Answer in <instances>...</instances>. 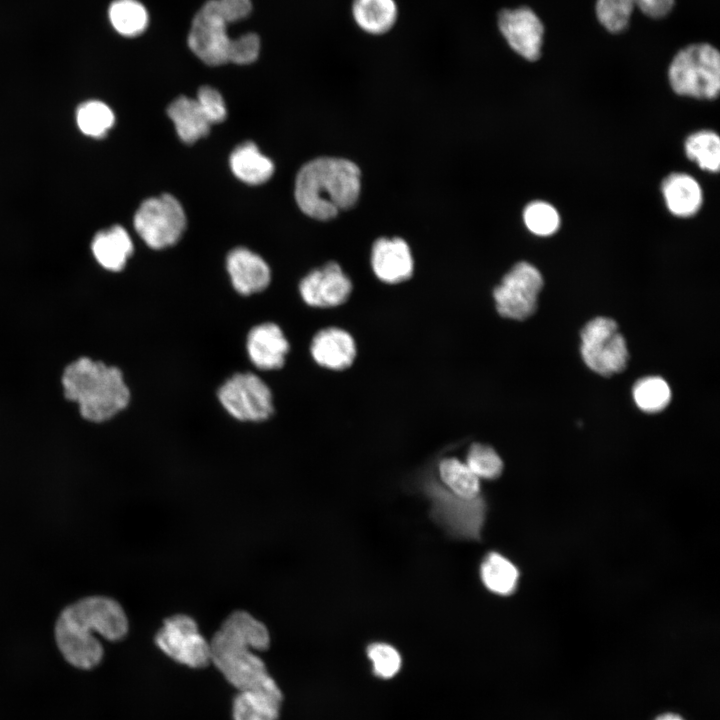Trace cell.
I'll use <instances>...</instances> for the list:
<instances>
[{
	"instance_id": "22",
	"label": "cell",
	"mask_w": 720,
	"mask_h": 720,
	"mask_svg": "<svg viewBox=\"0 0 720 720\" xmlns=\"http://www.w3.org/2000/svg\"><path fill=\"white\" fill-rule=\"evenodd\" d=\"M167 114L174 123L179 138L185 143L192 144L209 133L211 123L196 98H176L170 103Z\"/></svg>"
},
{
	"instance_id": "38",
	"label": "cell",
	"mask_w": 720,
	"mask_h": 720,
	"mask_svg": "<svg viewBox=\"0 0 720 720\" xmlns=\"http://www.w3.org/2000/svg\"><path fill=\"white\" fill-rule=\"evenodd\" d=\"M654 720H685L681 715L673 712H666L658 715Z\"/></svg>"
},
{
	"instance_id": "37",
	"label": "cell",
	"mask_w": 720,
	"mask_h": 720,
	"mask_svg": "<svg viewBox=\"0 0 720 720\" xmlns=\"http://www.w3.org/2000/svg\"><path fill=\"white\" fill-rule=\"evenodd\" d=\"M675 0H636L638 7L646 16L660 19L673 9Z\"/></svg>"
},
{
	"instance_id": "28",
	"label": "cell",
	"mask_w": 720,
	"mask_h": 720,
	"mask_svg": "<svg viewBox=\"0 0 720 720\" xmlns=\"http://www.w3.org/2000/svg\"><path fill=\"white\" fill-rule=\"evenodd\" d=\"M636 405L647 413L663 410L671 399V390L661 377L650 376L640 379L633 388Z\"/></svg>"
},
{
	"instance_id": "29",
	"label": "cell",
	"mask_w": 720,
	"mask_h": 720,
	"mask_svg": "<svg viewBox=\"0 0 720 720\" xmlns=\"http://www.w3.org/2000/svg\"><path fill=\"white\" fill-rule=\"evenodd\" d=\"M79 129L91 137H103L113 126V111L103 102L97 100L82 103L76 112Z\"/></svg>"
},
{
	"instance_id": "8",
	"label": "cell",
	"mask_w": 720,
	"mask_h": 720,
	"mask_svg": "<svg viewBox=\"0 0 720 720\" xmlns=\"http://www.w3.org/2000/svg\"><path fill=\"white\" fill-rule=\"evenodd\" d=\"M580 350L585 364L603 376L621 372L627 365L625 339L610 318L597 317L584 326Z\"/></svg>"
},
{
	"instance_id": "6",
	"label": "cell",
	"mask_w": 720,
	"mask_h": 720,
	"mask_svg": "<svg viewBox=\"0 0 720 720\" xmlns=\"http://www.w3.org/2000/svg\"><path fill=\"white\" fill-rule=\"evenodd\" d=\"M216 395L226 413L240 422H263L274 413L272 390L253 372L232 374L219 386Z\"/></svg>"
},
{
	"instance_id": "11",
	"label": "cell",
	"mask_w": 720,
	"mask_h": 720,
	"mask_svg": "<svg viewBox=\"0 0 720 720\" xmlns=\"http://www.w3.org/2000/svg\"><path fill=\"white\" fill-rule=\"evenodd\" d=\"M217 0H207L194 15L187 35L192 53L210 66L228 63L231 37Z\"/></svg>"
},
{
	"instance_id": "33",
	"label": "cell",
	"mask_w": 720,
	"mask_h": 720,
	"mask_svg": "<svg viewBox=\"0 0 720 720\" xmlns=\"http://www.w3.org/2000/svg\"><path fill=\"white\" fill-rule=\"evenodd\" d=\"M367 654L373 664L376 675L382 678L393 677L401 667V657L398 651L385 643L371 644Z\"/></svg>"
},
{
	"instance_id": "24",
	"label": "cell",
	"mask_w": 720,
	"mask_h": 720,
	"mask_svg": "<svg viewBox=\"0 0 720 720\" xmlns=\"http://www.w3.org/2000/svg\"><path fill=\"white\" fill-rule=\"evenodd\" d=\"M108 18L114 30L128 38L143 34L149 25V13L139 0L112 1Z\"/></svg>"
},
{
	"instance_id": "21",
	"label": "cell",
	"mask_w": 720,
	"mask_h": 720,
	"mask_svg": "<svg viewBox=\"0 0 720 720\" xmlns=\"http://www.w3.org/2000/svg\"><path fill=\"white\" fill-rule=\"evenodd\" d=\"M662 193L669 211L679 217L694 215L702 204L701 188L688 174L668 175L662 182Z\"/></svg>"
},
{
	"instance_id": "16",
	"label": "cell",
	"mask_w": 720,
	"mask_h": 720,
	"mask_svg": "<svg viewBox=\"0 0 720 720\" xmlns=\"http://www.w3.org/2000/svg\"><path fill=\"white\" fill-rule=\"evenodd\" d=\"M371 265L375 275L389 284L405 281L413 273L410 248L399 237L377 239L372 247Z\"/></svg>"
},
{
	"instance_id": "15",
	"label": "cell",
	"mask_w": 720,
	"mask_h": 720,
	"mask_svg": "<svg viewBox=\"0 0 720 720\" xmlns=\"http://www.w3.org/2000/svg\"><path fill=\"white\" fill-rule=\"evenodd\" d=\"M226 270L233 289L242 296L261 293L271 282L268 263L245 247H236L227 254Z\"/></svg>"
},
{
	"instance_id": "5",
	"label": "cell",
	"mask_w": 720,
	"mask_h": 720,
	"mask_svg": "<svg viewBox=\"0 0 720 720\" xmlns=\"http://www.w3.org/2000/svg\"><path fill=\"white\" fill-rule=\"evenodd\" d=\"M672 89L679 95L714 99L720 90V55L707 43L689 45L673 58L668 70Z\"/></svg>"
},
{
	"instance_id": "30",
	"label": "cell",
	"mask_w": 720,
	"mask_h": 720,
	"mask_svg": "<svg viewBox=\"0 0 720 720\" xmlns=\"http://www.w3.org/2000/svg\"><path fill=\"white\" fill-rule=\"evenodd\" d=\"M636 0H597L596 16L611 33H620L629 25Z\"/></svg>"
},
{
	"instance_id": "26",
	"label": "cell",
	"mask_w": 720,
	"mask_h": 720,
	"mask_svg": "<svg viewBox=\"0 0 720 720\" xmlns=\"http://www.w3.org/2000/svg\"><path fill=\"white\" fill-rule=\"evenodd\" d=\"M439 474L450 493L465 500L480 498V479L466 463L456 458L443 459L439 464Z\"/></svg>"
},
{
	"instance_id": "1",
	"label": "cell",
	"mask_w": 720,
	"mask_h": 720,
	"mask_svg": "<svg viewBox=\"0 0 720 720\" xmlns=\"http://www.w3.org/2000/svg\"><path fill=\"white\" fill-rule=\"evenodd\" d=\"M129 631L123 606L113 597L87 595L66 605L54 624L56 645L72 666L88 670L97 666L104 655L100 635L108 641H120Z\"/></svg>"
},
{
	"instance_id": "32",
	"label": "cell",
	"mask_w": 720,
	"mask_h": 720,
	"mask_svg": "<svg viewBox=\"0 0 720 720\" xmlns=\"http://www.w3.org/2000/svg\"><path fill=\"white\" fill-rule=\"evenodd\" d=\"M466 464L479 479H495L503 470V462L497 452L481 443L471 445Z\"/></svg>"
},
{
	"instance_id": "4",
	"label": "cell",
	"mask_w": 720,
	"mask_h": 720,
	"mask_svg": "<svg viewBox=\"0 0 720 720\" xmlns=\"http://www.w3.org/2000/svg\"><path fill=\"white\" fill-rule=\"evenodd\" d=\"M62 386L65 397L76 402L81 416L91 422L113 418L131 399L118 367L88 357H81L64 369Z\"/></svg>"
},
{
	"instance_id": "36",
	"label": "cell",
	"mask_w": 720,
	"mask_h": 720,
	"mask_svg": "<svg viewBox=\"0 0 720 720\" xmlns=\"http://www.w3.org/2000/svg\"><path fill=\"white\" fill-rule=\"evenodd\" d=\"M217 5L227 24L246 19L253 9L251 0H217Z\"/></svg>"
},
{
	"instance_id": "17",
	"label": "cell",
	"mask_w": 720,
	"mask_h": 720,
	"mask_svg": "<svg viewBox=\"0 0 720 720\" xmlns=\"http://www.w3.org/2000/svg\"><path fill=\"white\" fill-rule=\"evenodd\" d=\"M310 353L319 366L330 370H344L351 366L355 359L356 345L347 331L328 327L314 335Z\"/></svg>"
},
{
	"instance_id": "25",
	"label": "cell",
	"mask_w": 720,
	"mask_h": 720,
	"mask_svg": "<svg viewBox=\"0 0 720 720\" xmlns=\"http://www.w3.org/2000/svg\"><path fill=\"white\" fill-rule=\"evenodd\" d=\"M481 579L491 592L506 596L512 594L518 585L519 571L507 558L499 553H489L480 568Z\"/></svg>"
},
{
	"instance_id": "27",
	"label": "cell",
	"mask_w": 720,
	"mask_h": 720,
	"mask_svg": "<svg viewBox=\"0 0 720 720\" xmlns=\"http://www.w3.org/2000/svg\"><path fill=\"white\" fill-rule=\"evenodd\" d=\"M685 152L689 159L709 172H717L720 166V139L711 130H701L689 135L685 141Z\"/></svg>"
},
{
	"instance_id": "7",
	"label": "cell",
	"mask_w": 720,
	"mask_h": 720,
	"mask_svg": "<svg viewBox=\"0 0 720 720\" xmlns=\"http://www.w3.org/2000/svg\"><path fill=\"white\" fill-rule=\"evenodd\" d=\"M134 227L150 248L164 249L181 238L185 212L174 196L165 193L142 202L134 216Z\"/></svg>"
},
{
	"instance_id": "34",
	"label": "cell",
	"mask_w": 720,
	"mask_h": 720,
	"mask_svg": "<svg viewBox=\"0 0 720 720\" xmlns=\"http://www.w3.org/2000/svg\"><path fill=\"white\" fill-rule=\"evenodd\" d=\"M261 49L260 37L254 32L244 33L231 38L228 63L237 65L251 64L257 60Z\"/></svg>"
},
{
	"instance_id": "3",
	"label": "cell",
	"mask_w": 720,
	"mask_h": 720,
	"mask_svg": "<svg viewBox=\"0 0 720 720\" xmlns=\"http://www.w3.org/2000/svg\"><path fill=\"white\" fill-rule=\"evenodd\" d=\"M361 173L350 160L320 157L304 164L295 181V199L309 217L329 220L357 202Z\"/></svg>"
},
{
	"instance_id": "31",
	"label": "cell",
	"mask_w": 720,
	"mask_h": 720,
	"mask_svg": "<svg viewBox=\"0 0 720 720\" xmlns=\"http://www.w3.org/2000/svg\"><path fill=\"white\" fill-rule=\"evenodd\" d=\"M523 219L526 227L539 236H549L560 226V217L556 209L543 201L529 203L524 209Z\"/></svg>"
},
{
	"instance_id": "10",
	"label": "cell",
	"mask_w": 720,
	"mask_h": 720,
	"mask_svg": "<svg viewBox=\"0 0 720 720\" xmlns=\"http://www.w3.org/2000/svg\"><path fill=\"white\" fill-rule=\"evenodd\" d=\"M543 278L539 270L527 262L515 264L495 287L493 297L498 313L515 320H524L537 307Z\"/></svg>"
},
{
	"instance_id": "12",
	"label": "cell",
	"mask_w": 720,
	"mask_h": 720,
	"mask_svg": "<svg viewBox=\"0 0 720 720\" xmlns=\"http://www.w3.org/2000/svg\"><path fill=\"white\" fill-rule=\"evenodd\" d=\"M497 26L507 44L526 60L535 61L541 55L544 27L529 7L502 9Z\"/></svg>"
},
{
	"instance_id": "2",
	"label": "cell",
	"mask_w": 720,
	"mask_h": 720,
	"mask_svg": "<svg viewBox=\"0 0 720 720\" xmlns=\"http://www.w3.org/2000/svg\"><path fill=\"white\" fill-rule=\"evenodd\" d=\"M209 644L211 662L240 691L277 685L268 674L265 663L254 653L269 647V631L249 612H232Z\"/></svg>"
},
{
	"instance_id": "18",
	"label": "cell",
	"mask_w": 720,
	"mask_h": 720,
	"mask_svg": "<svg viewBox=\"0 0 720 720\" xmlns=\"http://www.w3.org/2000/svg\"><path fill=\"white\" fill-rule=\"evenodd\" d=\"M350 10L358 29L371 36L390 32L399 17L396 0H352Z\"/></svg>"
},
{
	"instance_id": "19",
	"label": "cell",
	"mask_w": 720,
	"mask_h": 720,
	"mask_svg": "<svg viewBox=\"0 0 720 720\" xmlns=\"http://www.w3.org/2000/svg\"><path fill=\"white\" fill-rule=\"evenodd\" d=\"M282 693L279 687L241 690L233 701L234 720H278Z\"/></svg>"
},
{
	"instance_id": "9",
	"label": "cell",
	"mask_w": 720,
	"mask_h": 720,
	"mask_svg": "<svg viewBox=\"0 0 720 720\" xmlns=\"http://www.w3.org/2000/svg\"><path fill=\"white\" fill-rule=\"evenodd\" d=\"M155 643L167 656L188 667L203 668L211 663L210 644L189 615L166 618L155 635Z\"/></svg>"
},
{
	"instance_id": "20",
	"label": "cell",
	"mask_w": 720,
	"mask_h": 720,
	"mask_svg": "<svg viewBox=\"0 0 720 720\" xmlns=\"http://www.w3.org/2000/svg\"><path fill=\"white\" fill-rule=\"evenodd\" d=\"M97 262L106 270L121 271L133 253V243L126 230L115 225L98 232L91 244Z\"/></svg>"
},
{
	"instance_id": "13",
	"label": "cell",
	"mask_w": 720,
	"mask_h": 720,
	"mask_svg": "<svg viewBox=\"0 0 720 720\" xmlns=\"http://www.w3.org/2000/svg\"><path fill=\"white\" fill-rule=\"evenodd\" d=\"M299 294L305 304L330 308L343 304L352 291V283L336 262L312 270L299 283Z\"/></svg>"
},
{
	"instance_id": "35",
	"label": "cell",
	"mask_w": 720,
	"mask_h": 720,
	"mask_svg": "<svg viewBox=\"0 0 720 720\" xmlns=\"http://www.w3.org/2000/svg\"><path fill=\"white\" fill-rule=\"evenodd\" d=\"M196 100L211 125L222 122L225 119L227 113L225 102L222 95L215 88L210 86L200 87Z\"/></svg>"
},
{
	"instance_id": "14",
	"label": "cell",
	"mask_w": 720,
	"mask_h": 720,
	"mask_svg": "<svg viewBox=\"0 0 720 720\" xmlns=\"http://www.w3.org/2000/svg\"><path fill=\"white\" fill-rule=\"evenodd\" d=\"M245 349L251 364L262 371L281 369L290 350L282 328L271 321L253 326L247 333Z\"/></svg>"
},
{
	"instance_id": "23",
	"label": "cell",
	"mask_w": 720,
	"mask_h": 720,
	"mask_svg": "<svg viewBox=\"0 0 720 720\" xmlns=\"http://www.w3.org/2000/svg\"><path fill=\"white\" fill-rule=\"evenodd\" d=\"M230 167L241 181L258 185L266 182L274 172L272 161L263 155L253 142L237 146L230 155Z\"/></svg>"
}]
</instances>
